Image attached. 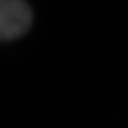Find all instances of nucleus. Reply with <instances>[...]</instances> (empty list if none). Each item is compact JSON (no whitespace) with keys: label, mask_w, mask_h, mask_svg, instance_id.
Segmentation results:
<instances>
[{"label":"nucleus","mask_w":128,"mask_h":128,"mask_svg":"<svg viewBox=\"0 0 128 128\" xmlns=\"http://www.w3.org/2000/svg\"><path fill=\"white\" fill-rule=\"evenodd\" d=\"M33 23V12L25 0H0V41L25 36Z\"/></svg>","instance_id":"f257e3e1"}]
</instances>
